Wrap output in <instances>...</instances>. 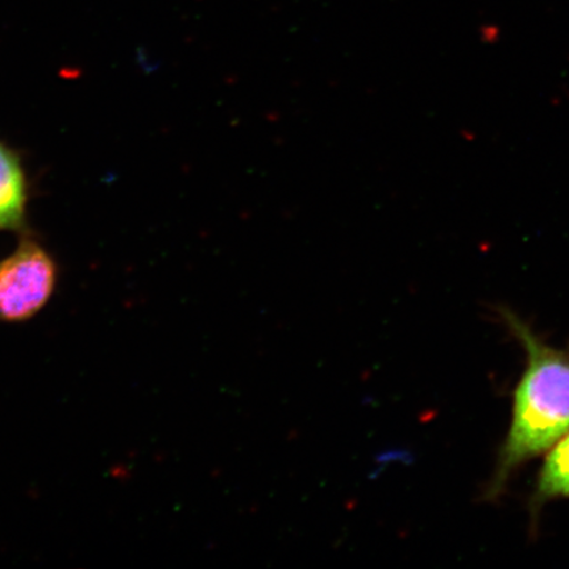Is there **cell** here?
Listing matches in <instances>:
<instances>
[{
    "instance_id": "obj_4",
    "label": "cell",
    "mask_w": 569,
    "mask_h": 569,
    "mask_svg": "<svg viewBox=\"0 0 569 569\" xmlns=\"http://www.w3.org/2000/svg\"><path fill=\"white\" fill-rule=\"evenodd\" d=\"M26 202L24 178L19 161L0 146V229L20 223Z\"/></svg>"
},
{
    "instance_id": "obj_3",
    "label": "cell",
    "mask_w": 569,
    "mask_h": 569,
    "mask_svg": "<svg viewBox=\"0 0 569 569\" xmlns=\"http://www.w3.org/2000/svg\"><path fill=\"white\" fill-rule=\"evenodd\" d=\"M569 500V430L546 453L529 500L531 530L547 503Z\"/></svg>"
},
{
    "instance_id": "obj_1",
    "label": "cell",
    "mask_w": 569,
    "mask_h": 569,
    "mask_svg": "<svg viewBox=\"0 0 569 569\" xmlns=\"http://www.w3.org/2000/svg\"><path fill=\"white\" fill-rule=\"evenodd\" d=\"M497 310L521 343L526 366L515 389L509 430L486 490L490 501L503 495L519 469L542 457L569 430V350L547 343L513 310Z\"/></svg>"
},
{
    "instance_id": "obj_2",
    "label": "cell",
    "mask_w": 569,
    "mask_h": 569,
    "mask_svg": "<svg viewBox=\"0 0 569 569\" xmlns=\"http://www.w3.org/2000/svg\"><path fill=\"white\" fill-rule=\"evenodd\" d=\"M54 266L36 244L20 246L0 264V319L19 322L47 303L54 288Z\"/></svg>"
}]
</instances>
